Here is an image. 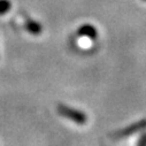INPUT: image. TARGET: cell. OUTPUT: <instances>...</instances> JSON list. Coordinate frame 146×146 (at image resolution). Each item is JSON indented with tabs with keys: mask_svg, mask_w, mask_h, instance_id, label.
<instances>
[{
	"mask_svg": "<svg viewBox=\"0 0 146 146\" xmlns=\"http://www.w3.org/2000/svg\"><path fill=\"white\" fill-rule=\"evenodd\" d=\"M58 111L63 117L69 119V120H71L72 122H75L77 124H84L88 121V117L83 112L77 111V109H74V108H70L68 106L59 105Z\"/></svg>",
	"mask_w": 146,
	"mask_h": 146,
	"instance_id": "1",
	"label": "cell"
},
{
	"mask_svg": "<svg viewBox=\"0 0 146 146\" xmlns=\"http://www.w3.org/2000/svg\"><path fill=\"white\" fill-rule=\"evenodd\" d=\"M146 128V119H143L131 125H129L128 128H124V129H121L119 130L117 132H115L114 137L115 138H123V137H128V136H131L132 133L135 132H138V131H141Z\"/></svg>",
	"mask_w": 146,
	"mask_h": 146,
	"instance_id": "2",
	"label": "cell"
},
{
	"mask_svg": "<svg viewBox=\"0 0 146 146\" xmlns=\"http://www.w3.org/2000/svg\"><path fill=\"white\" fill-rule=\"evenodd\" d=\"M77 33L80 36H82V37H86V38H90V39H94V38H97V36H98L97 29L91 24L81 25L78 28V30H77Z\"/></svg>",
	"mask_w": 146,
	"mask_h": 146,
	"instance_id": "3",
	"label": "cell"
},
{
	"mask_svg": "<svg viewBox=\"0 0 146 146\" xmlns=\"http://www.w3.org/2000/svg\"><path fill=\"white\" fill-rule=\"evenodd\" d=\"M25 27H27L28 31L31 32L32 35H39L42 32V25L35 21H28Z\"/></svg>",
	"mask_w": 146,
	"mask_h": 146,
	"instance_id": "4",
	"label": "cell"
},
{
	"mask_svg": "<svg viewBox=\"0 0 146 146\" xmlns=\"http://www.w3.org/2000/svg\"><path fill=\"white\" fill-rule=\"evenodd\" d=\"M11 9V3L8 0H0V14H5Z\"/></svg>",
	"mask_w": 146,
	"mask_h": 146,
	"instance_id": "5",
	"label": "cell"
},
{
	"mask_svg": "<svg viewBox=\"0 0 146 146\" xmlns=\"http://www.w3.org/2000/svg\"><path fill=\"white\" fill-rule=\"evenodd\" d=\"M137 146H146V133L141 135V137H140L139 140H138Z\"/></svg>",
	"mask_w": 146,
	"mask_h": 146,
	"instance_id": "6",
	"label": "cell"
},
{
	"mask_svg": "<svg viewBox=\"0 0 146 146\" xmlns=\"http://www.w3.org/2000/svg\"><path fill=\"white\" fill-rule=\"evenodd\" d=\"M144 1H146V0H144Z\"/></svg>",
	"mask_w": 146,
	"mask_h": 146,
	"instance_id": "7",
	"label": "cell"
}]
</instances>
